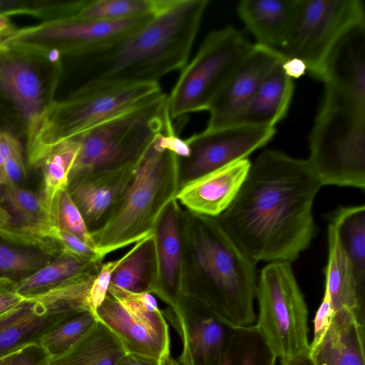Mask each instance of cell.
<instances>
[{
    "label": "cell",
    "mask_w": 365,
    "mask_h": 365,
    "mask_svg": "<svg viewBox=\"0 0 365 365\" xmlns=\"http://www.w3.org/2000/svg\"><path fill=\"white\" fill-rule=\"evenodd\" d=\"M185 245L182 295L203 302L235 327L253 325L256 320V264L215 218L186 209Z\"/></svg>",
    "instance_id": "obj_3"
},
{
    "label": "cell",
    "mask_w": 365,
    "mask_h": 365,
    "mask_svg": "<svg viewBox=\"0 0 365 365\" xmlns=\"http://www.w3.org/2000/svg\"><path fill=\"white\" fill-rule=\"evenodd\" d=\"M182 341L179 361L184 365H220L237 327L203 302L182 295L175 305L162 310Z\"/></svg>",
    "instance_id": "obj_15"
},
{
    "label": "cell",
    "mask_w": 365,
    "mask_h": 365,
    "mask_svg": "<svg viewBox=\"0 0 365 365\" xmlns=\"http://www.w3.org/2000/svg\"><path fill=\"white\" fill-rule=\"evenodd\" d=\"M282 63L270 73L230 125L275 127L286 116L294 93V83L285 74Z\"/></svg>",
    "instance_id": "obj_25"
},
{
    "label": "cell",
    "mask_w": 365,
    "mask_h": 365,
    "mask_svg": "<svg viewBox=\"0 0 365 365\" xmlns=\"http://www.w3.org/2000/svg\"><path fill=\"white\" fill-rule=\"evenodd\" d=\"M17 28L11 21L10 16L0 12V36L6 37Z\"/></svg>",
    "instance_id": "obj_47"
},
{
    "label": "cell",
    "mask_w": 365,
    "mask_h": 365,
    "mask_svg": "<svg viewBox=\"0 0 365 365\" xmlns=\"http://www.w3.org/2000/svg\"><path fill=\"white\" fill-rule=\"evenodd\" d=\"M328 260L325 268V290L334 312L342 307L353 309L364 324V304L359 297L351 266L334 226L327 229Z\"/></svg>",
    "instance_id": "obj_26"
},
{
    "label": "cell",
    "mask_w": 365,
    "mask_h": 365,
    "mask_svg": "<svg viewBox=\"0 0 365 365\" xmlns=\"http://www.w3.org/2000/svg\"><path fill=\"white\" fill-rule=\"evenodd\" d=\"M99 269L82 273L45 294L25 298L0 317V359L39 344L48 332L73 316L93 312L90 292Z\"/></svg>",
    "instance_id": "obj_11"
},
{
    "label": "cell",
    "mask_w": 365,
    "mask_h": 365,
    "mask_svg": "<svg viewBox=\"0 0 365 365\" xmlns=\"http://www.w3.org/2000/svg\"><path fill=\"white\" fill-rule=\"evenodd\" d=\"M98 322L95 314L86 312L73 316L48 332L39 342L51 359L68 351Z\"/></svg>",
    "instance_id": "obj_34"
},
{
    "label": "cell",
    "mask_w": 365,
    "mask_h": 365,
    "mask_svg": "<svg viewBox=\"0 0 365 365\" xmlns=\"http://www.w3.org/2000/svg\"><path fill=\"white\" fill-rule=\"evenodd\" d=\"M334 311L328 296L324 294L314 319V336L309 346L317 344L327 332Z\"/></svg>",
    "instance_id": "obj_41"
},
{
    "label": "cell",
    "mask_w": 365,
    "mask_h": 365,
    "mask_svg": "<svg viewBox=\"0 0 365 365\" xmlns=\"http://www.w3.org/2000/svg\"><path fill=\"white\" fill-rule=\"evenodd\" d=\"M158 365H184L179 359L171 356L170 353L163 356L158 361Z\"/></svg>",
    "instance_id": "obj_48"
},
{
    "label": "cell",
    "mask_w": 365,
    "mask_h": 365,
    "mask_svg": "<svg viewBox=\"0 0 365 365\" xmlns=\"http://www.w3.org/2000/svg\"><path fill=\"white\" fill-rule=\"evenodd\" d=\"M140 158L115 169L82 173L69 179L68 191L91 232L106 222L117 205Z\"/></svg>",
    "instance_id": "obj_21"
},
{
    "label": "cell",
    "mask_w": 365,
    "mask_h": 365,
    "mask_svg": "<svg viewBox=\"0 0 365 365\" xmlns=\"http://www.w3.org/2000/svg\"><path fill=\"white\" fill-rule=\"evenodd\" d=\"M300 0H242L237 13L257 43L279 49L296 17Z\"/></svg>",
    "instance_id": "obj_24"
},
{
    "label": "cell",
    "mask_w": 365,
    "mask_h": 365,
    "mask_svg": "<svg viewBox=\"0 0 365 365\" xmlns=\"http://www.w3.org/2000/svg\"><path fill=\"white\" fill-rule=\"evenodd\" d=\"M155 14L115 21L70 19L16 29L2 43L77 58L113 43L148 23Z\"/></svg>",
    "instance_id": "obj_13"
},
{
    "label": "cell",
    "mask_w": 365,
    "mask_h": 365,
    "mask_svg": "<svg viewBox=\"0 0 365 365\" xmlns=\"http://www.w3.org/2000/svg\"><path fill=\"white\" fill-rule=\"evenodd\" d=\"M4 37H1L0 36V45L2 44V40H3Z\"/></svg>",
    "instance_id": "obj_51"
},
{
    "label": "cell",
    "mask_w": 365,
    "mask_h": 365,
    "mask_svg": "<svg viewBox=\"0 0 365 365\" xmlns=\"http://www.w3.org/2000/svg\"><path fill=\"white\" fill-rule=\"evenodd\" d=\"M118 365H158V362L133 354H126Z\"/></svg>",
    "instance_id": "obj_46"
},
{
    "label": "cell",
    "mask_w": 365,
    "mask_h": 365,
    "mask_svg": "<svg viewBox=\"0 0 365 365\" xmlns=\"http://www.w3.org/2000/svg\"><path fill=\"white\" fill-rule=\"evenodd\" d=\"M364 336V324L353 309L336 310L324 336L309 346L314 364L365 365Z\"/></svg>",
    "instance_id": "obj_23"
},
{
    "label": "cell",
    "mask_w": 365,
    "mask_h": 365,
    "mask_svg": "<svg viewBox=\"0 0 365 365\" xmlns=\"http://www.w3.org/2000/svg\"><path fill=\"white\" fill-rule=\"evenodd\" d=\"M165 131L145 150L127 190L106 222L91 232L103 259L151 235L161 212L180 188L178 158L166 147Z\"/></svg>",
    "instance_id": "obj_4"
},
{
    "label": "cell",
    "mask_w": 365,
    "mask_h": 365,
    "mask_svg": "<svg viewBox=\"0 0 365 365\" xmlns=\"http://www.w3.org/2000/svg\"><path fill=\"white\" fill-rule=\"evenodd\" d=\"M21 150V141L14 133L7 129H0V182L4 164L12 155Z\"/></svg>",
    "instance_id": "obj_43"
},
{
    "label": "cell",
    "mask_w": 365,
    "mask_h": 365,
    "mask_svg": "<svg viewBox=\"0 0 365 365\" xmlns=\"http://www.w3.org/2000/svg\"><path fill=\"white\" fill-rule=\"evenodd\" d=\"M365 24L359 0H300L291 30L278 49L287 58L302 60L321 80L324 64L339 41L352 29Z\"/></svg>",
    "instance_id": "obj_12"
},
{
    "label": "cell",
    "mask_w": 365,
    "mask_h": 365,
    "mask_svg": "<svg viewBox=\"0 0 365 365\" xmlns=\"http://www.w3.org/2000/svg\"><path fill=\"white\" fill-rule=\"evenodd\" d=\"M208 0H168L142 28L77 57L88 65L83 83L158 82L187 65Z\"/></svg>",
    "instance_id": "obj_2"
},
{
    "label": "cell",
    "mask_w": 365,
    "mask_h": 365,
    "mask_svg": "<svg viewBox=\"0 0 365 365\" xmlns=\"http://www.w3.org/2000/svg\"><path fill=\"white\" fill-rule=\"evenodd\" d=\"M350 262L358 294L365 295V206L341 207L329 215Z\"/></svg>",
    "instance_id": "obj_27"
},
{
    "label": "cell",
    "mask_w": 365,
    "mask_h": 365,
    "mask_svg": "<svg viewBox=\"0 0 365 365\" xmlns=\"http://www.w3.org/2000/svg\"><path fill=\"white\" fill-rule=\"evenodd\" d=\"M133 246L123 256L113 261L102 263L93 281L90 292V303L94 312L105 299L112 274L118 265L132 252Z\"/></svg>",
    "instance_id": "obj_38"
},
{
    "label": "cell",
    "mask_w": 365,
    "mask_h": 365,
    "mask_svg": "<svg viewBox=\"0 0 365 365\" xmlns=\"http://www.w3.org/2000/svg\"><path fill=\"white\" fill-rule=\"evenodd\" d=\"M24 299L16 291V281L0 277V317L16 307Z\"/></svg>",
    "instance_id": "obj_42"
},
{
    "label": "cell",
    "mask_w": 365,
    "mask_h": 365,
    "mask_svg": "<svg viewBox=\"0 0 365 365\" xmlns=\"http://www.w3.org/2000/svg\"><path fill=\"white\" fill-rule=\"evenodd\" d=\"M0 365H14L12 361V354L0 359Z\"/></svg>",
    "instance_id": "obj_49"
},
{
    "label": "cell",
    "mask_w": 365,
    "mask_h": 365,
    "mask_svg": "<svg viewBox=\"0 0 365 365\" xmlns=\"http://www.w3.org/2000/svg\"><path fill=\"white\" fill-rule=\"evenodd\" d=\"M1 187L0 237L57 256L61 252L48 237L53 226L51 210L41 195L21 187Z\"/></svg>",
    "instance_id": "obj_18"
},
{
    "label": "cell",
    "mask_w": 365,
    "mask_h": 365,
    "mask_svg": "<svg viewBox=\"0 0 365 365\" xmlns=\"http://www.w3.org/2000/svg\"><path fill=\"white\" fill-rule=\"evenodd\" d=\"M322 103L365 115V24L349 31L329 56Z\"/></svg>",
    "instance_id": "obj_17"
},
{
    "label": "cell",
    "mask_w": 365,
    "mask_h": 365,
    "mask_svg": "<svg viewBox=\"0 0 365 365\" xmlns=\"http://www.w3.org/2000/svg\"><path fill=\"white\" fill-rule=\"evenodd\" d=\"M61 252L74 254L83 259L91 262H103V259L97 251L78 237L52 226L48 235Z\"/></svg>",
    "instance_id": "obj_37"
},
{
    "label": "cell",
    "mask_w": 365,
    "mask_h": 365,
    "mask_svg": "<svg viewBox=\"0 0 365 365\" xmlns=\"http://www.w3.org/2000/svg\"><path fill=\"white\" fill-rule=\"evenodd\" d=\"M322 187L307 160L267 149L251 162L231 205L215 219L255 263H292L316 232L312 213Z\"/></svg>",
    "instance_id": "obj_1"
},
{
    "label": "cell",
    "mask_w": 365,
    "mask_h": 365,
    "mask_svg": "<svg viewBox=\"0 0 365 365\" xmlns=\"http://www.w3.org/2000/svg\"><path fill=\"white\" fill-rule=\"evenodd\" d=\"M3 6V1H0V10L1 9Z\"/></svg>",
    "instance_id": "obj_50"
},
{
    "label": "cell",
    "mask_w": 365,
    "mask_h": 365,
    "mask_svg": "<svg viewBox=\"0 0 365 365\" xmlns=\"http://www.w3.org/2000/svg\"><path fill=\"white\" fill-rule=\"evenodd\" d=\"M51 215L53 226L78 237L97 251L91 232L67 188L56 195L51 205Z\"/></svg>",
    "instance_id": "obj_35"
},
{
    "label": "cell",
    "mask_w": 365,
    "mask_h": 365,
    "mask_svg": "<svg viewBox=\"0 0 365 365\" xmlns=\"http://www.w3.org/2000/svg\"><path fill=\"white\" fill-rule=\"evenodd\" d=\"M287 58L277 49L254 44L211 102L205 130L227 126L252 98L270 73Z\"/></svg>",
    "instance_id": "obj_19"
},
{
    "label": "cell",
    "mask_w": 365,
    "mask_h": 365,
    "mask_svg": "<svg viewBox=\"0 0 365 365\" xmlns=\"http://www.w3.org/2000/svg\"><path fill=\"white\" fill-rule=\"evenodd\" d=\"M14 365H51V358L39 344H32L12 354Z\"/></svg>",
    "instance_id": "obj_40"
},
{
    "label": "cell",
    "mask_w": 365,
    "mask_h": 365,
    "mask_svg": "<svg viewBox=\"0 0 365 365\" xmlns=\"http://www.w3.org/2000/svg\"><path fill=\"white\" fill-rule=\"evenodd\" d=\"M253 46L241 31L232 26L210 32L168 96L171 120L207 110Z\"/></svg>",
    "instance_id": "obj_8"
},
{
    "label": "cell",
    "mask_w": 365,
    "mask_h": 365,
    "mask_svg": "<svg viewBox=\"0 0 365 365\" xmlns=\"http://www.w3.org/2000/svg\"><path fill=\"white\" fill-rule=\"evenodd\" d=\"M255 297L259 305L255 324L280 360L307 351L308 310L291 263L269 262L260 272Z\"/></svg>",
    "instance_id": "obj_9"
},
{
    "label": "cell",
    "mask_w": 365,
    "mask_h": 365,
    "mask_svg": "<svg viewBox=\"0 0 365 365\" xmlns=\"http://www.w3.org/2000/svg\"><path fill=\"white\" fill-rule=\"evenodd\" d=\"M276 133L275 127L256 125H230L214 130H204L185 140L190 153L178 158L180 187L184 184L247 158L265 145Z\"/></svg>",
    "instance_id": "obj_16"
},
{
    "label": "cell",
    "mask_w": 365,
    "mask_h": 365,
    "mask_svg": "<svg viewBox=\"0 0 365 365\" xmlns=\"http://www.w3.org/2000/svg\"><path fill=\"white\" fill-rule=\"evenodd\" d=\"M63 70L57 53L0 45V119L26 149L56 101Z\"/></svg>",
    "instance_id": "obj_5"
},
{
    "label": "cell",
    "mask_w": 365,
    "mask_h": 365,
    "mask_svg": "<svg viewBox=\"0 0 365 365\" xmlns=\"http://www.w3.org/2000/svg\"><path fill=\"white\" fill-rule=\"evenodd\" d=\"M277 357L256 325L237 327L220 365H275Z\"/></svg>",
    "instance_id": "obj_33"
},
{
    "label": "cell",
    "mask_w": 365,
    "mask_h": 365,
    "mask_svg": "<svg viewBox=\"0 0 365 365\" xmlns=\"http://www.w3.org/2000/svg\"><path fill=\"white\" fill-rule=\"evenodd\" d=\"M155 274L156 260L153 233L133 244L132 252L113 272L110 285L133 293H152Z\"/></svg>",
    "instance_id": "obj_30"
},
{
    "label": "cell",
    "mask_w": 365,
    "mask_h": 365,
    "mask_svg": "<svg viewBox=\"0 0 365 365\" xmlns=\"http://www.w3.org/2000/svg\"><path fill=\"white\" fill-rule=\"evenodd\" d=\"M285 74L290 78H299L306 74L307 67L305 63L298 58H287L282 63Z\"/></svg>",
    "instance_id": "obj_44"
},
{
    "label": "cell",
    "mask_w": 365,
    "mask_h": 365,
    "mask_svg": "<svg viewBox=\"0 0 365 365\" xmlns=\"http://www.w3.org/2000/svg\"><path fill=\"white\" fill-rule=\"evenodd\" d=\"M126 351L115 335L101 322L68 351L51 359V365H118Z\"/></svg>",
    "instance_id": "obj_28"
},
{
    "label": "cell",
    "mask_w": 365,
    "mask_h": 365,
    "mask_svg": "<svg viewBox=\"0 0 365 365\" xmlns=\"http://www.w3.org/2000/svg\"><path fill=\"white\" fill-rule=\"evenodd\" d=\"M173 124L163 92L150 101L76 136L81 148L69 179L86 172L113 170L138 160Z\"/></svg>",
    "instance_id": "obj_7"
},
{
    "label": "cell",
    "mask_w": 365,
    "mask_h": 365,
    "mask_svg": "<svg viewBox=\"0 0 365 365\" xmlns=\"http://www.w3.org/2000/svg\"><path fill=\"white\" fill-rule=\"evenodd\" d=\"M173 199L155 225L156 274L152 293L173 307L183 294L185 280V209Z\"/></svg>",
    "instance_id": "obj_20"
},
{
    "label": "cell",
    "mask_w": 365,
    "mask_h": 365,
    "mask_svg": "<svg viewBox=\"0 0 365 365\" xmlns=\"http://www.w3.org/2000/svg\"><path fill=\"white\" fill-rule=\"evenodd\" d=\"M26 177V168L23 150L12 155L2 169L0 187L12 188L21 187Z\"/></svg>",
    "instance_id": "obj_39"
},
{
    "label": "cell",
    "mask_w": 365,
    "mask_h": 365,
    "mask_svg": "<svg viewBox=\"0 0 365 365\" xmlns=\"http://www.w3.org/2000/svg\"><path fill=\"white\" fill-rule=\"evenodd\" d=\"M162 93L158 82L82 84L51 106L33 143L26 149L29 164L38 168L59 143L125 113Z\"/></svg>",
    "instance_id": "obj_6"
},
{
    "label": "cell",
    "mask_w": 365,
    "mask_h": 365,
    "mask_svg": "<svg viewBox=\"0 0 365 365\" xmlns=\"http://www.w3.org/2000/svg\"><path fill=\"white\" fill-rule=\"evenodd\" d=\"M168 0L71 1L69 19L115 21L153 14Z\"/></svg>",
    "instance_id": "obj_31"
},
{
    "label": "cell",
    "mask_w": 365,
    "mask_h": 365,
    "mask_svg": "<svg viewBox=\"0 0 365 365\" xmlns=\"http://www.w3.org/2000/svg\"><path fill=\"white\" fill-rule=\"evenodd\" d=\"M250 165L242 159L194 179L180 187L175 199L192 213L216 218L237 196Z\"/></svg>",
    "instance_id": "obj_22"
},
{
    "label": "cell",
    "mask_w": 365,
    "mask_h": 365,
    "mask_svg": "<svg viewBox=\"0 0 365 365\" xmlns=\"http://www.w3.org/2000/svg\"><path fill=\"white\" fill-rule=\"evenodd\" d=\"M102 263L88 261L62 251L53 260L16 282V291L24 298L41 295Z\"/></svg>",
    "instance_id": "obj_29"
},
{
    "label": "cell",
    "mask_w": 365,
    "mask_h": 365,
    "mask_svg": "<svg viewBox=\"0 0 365 365\" xmlns=\"http://www.w3.org/2000/svg\"><path fill=\"white\" fill-rule=\"evenodd\" d=\"M95 315L127 354L158 362L170 353L169 325L162 310L150 312L135 293L109 285Z\"/></svg>",
    "instance_id": "obj_14"
},
{
    "label": "cell",
    "mask_w": 365,
    "mask_h": 365,
    "mask_svg": "<svg viewBox=\"0 0 365 365\" xmlns=\"http://www.w3.org/2000/svg\"><path fill=\"white\" fill-rule=\"evenodd\" d=\"M53 256L44 252H34L0 244V277H6L17 282L48 262Z\"/></svg>",
    "instance_id": "obj_36"
},
{
    "label": "cell",
    "mask_w": 365,
    "mask_h": 365,
    "mask_svg": "<svg viewBox=\"0 0 365 365\" xmlns=\"http://www.w3.org/2000/svg\"><path fill=\"white\" fill-rule=\"evenodd\" d=\"M281 365H315L311 356L309 349L297 356L280 360Z\"/></svg>",
    "instance_id": "obj_45"
},
{
    "label": "cell",
    "mask_w": 365,
    "mask_h": 365,
    "mask_svg": "<svg viewBox=\"0 0 365 365\" xmlns=\"http://www.w3.org/2000/svg\"><path fill=\"white\" fill-rule=\"evenodd\" d=\"M80 148L78 137L63 140L48 152L38 167L41 168L43 175L41 195L50 210L58 192L68 187Z\"/></svg>",
    "instance_id": "obj_32"
},
{
    "label": "cell",
    "mask_w": 365,
    "mask_h": 365,
    "mask_svg": "<svg viewBox=\"0 0 365 365\" xmlns=\"http://www.w3.org/2000/svg\"><path fill=\"white\" fill-rule=\"evenodd\" d=\"M307 161L323 185L365 188V115L320 106Z\"/></svg>",
    "instance_id": "obj_10"
}]
</instances>
